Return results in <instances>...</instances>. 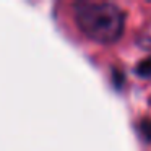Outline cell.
<instances>
[{
  "instance_id": "1",
  "label": "cell",
  "mask_w": 151,
  "mask_h": 151,
  "mask_svg": "<svg viewBox=\"0 0 151 151\" xmlns=\"http://www.w3.org/2000/svg\"><path fill=\"white\" fill-rule=\"evenodd\" d=\"M73 17L86 37L101 44L117 42L125 29V13L109 2H76L73 4Z\"/></svg>"
},
{
  "instance_id": "2",
  "label": "cell",
  "mask_w": 151,
  "mask_h": 151,
  "mask_svg": "<svg viewBox=\"0 0 151 151\" xmlns=\"http://www.w3.org/2000/svg\"><path fill=\"white\" fill-rule=\"evenodd\" d=\"M138 133L146 143H151V119H141L138 122Z\"/></svg>"
},
{
  "instance_id": "3",
  "label": "cell",
  "mask_w": 151,
  "mask_h": 151,
  "mask_svg": "<svg viewBox=\"0 0 151 151\" xmlns=\"http://www.w3.org/2000/svg\"><path fill=\"white\" fill-rule=\"evenodd\" d=\"M135 73L138 76H141V78H150L151 76V55L138 63L137 68H135Z\"/></svg>"
}]
</instances>
